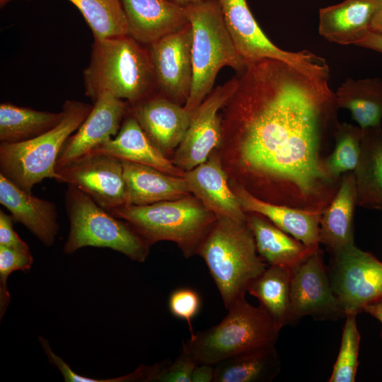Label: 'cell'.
<instances>
[{"instance_id": "17", "label": "cell", "mask_w": 382, "mask_h": 382, "mask_svg": "<svg viewBox=\"0 0 382 382\" xmlns=\"http://www.w3.org/2000/svg\"><path fill=\"white\" fill-rule=\"evenodd\" d=\"M128 23V35L150 45L189 24L185 8L170 0H120Z\"/></svg>"}, {"instance_id": "37", "label": "cell", "mask_w": 382, "mask_h": 382, "mask_svg": "<svg viewBox=\"0 0 382 382\" xmlns=\"http://www.w3.org/2000/svg\"><path fill=\"white\" fill-rule=\"evenodd\" d=\"M14 221L11 214H7L0 210V245L21 250H30L28 244L23 241L13 228Z\"/></svg>"}, {"instance_id": "2", "label": "cell", "mask_w": 382, "mask_h": 382, "mask_svg": "<svg viewBox=\"0 0 382 382\" xmlns=\"http://www.w3.org/2000/svg\"><path fill=\"white\" fill-rule=\"evenodd\" d=\"M83 76L93 103L107 92L133 105L157 91L148 49L128 35L94 40Z\"/></svg>"}, {"instance_id": "27", "label": "cell", "mask_w": 382, "mask_h": 382, "mask_svg": "<svg viewBox=\"0 0 382 382\" xmlns=\"http://www.w3.org/2000/svg\"><path fill=\"white\" fill-rule=\"evenodd\" d=\"M280 367L275 345H264L214 364L213 382H269L277 376Z\"/></svg>"}, {"instance_id": "5", "label": "cell", "mask_w": 382, "mask_h": 382, "mask_svg": "<svg viewBox=\"0 0 382 382\" xmlns=\"http://www.w3.org/2000/svg\"><path fill=\"white\" fill-rule=\"evenodd\" d=\"M192 30L193 79L184 105L192 114L213 90L217 74L229 66L241 73L246 62L236 50L224 20L218 0L185 6Z\"/></svg>"}, {"instance_id": "26", "label": "cell", "mask_w": 382, "mask_h": 382, "mask_svg": "<svg viewBox=\"0 0 382 382\" xmlns=\"http://www.w3.org/2000/svg\"><path fill=\"white\" fill-rule=\"evenodd\" d=\"M357 204L382 210V127L363 129L361 149L354 170Z\"/></svg>"}, {"instance_id": "24", "label": "cell", "mask_w": 382, "mask_h": 382, "mask_svg": "<svg viewBox=\"0 0 382 382\" xmlns=\"http://www.w3.org/2000/svg\"><path fill=\"white\" fill-rule=\"evenodd\" d=\"M128 204L147 205L182 198L190 192L184 178L122 160Z\"/></svg>"}, {"instance_id": "18", "label": "cell", "mask_w": 382, "mask_h": 382, "mask_svg": "<svg viewBox=\"0 0 382 382\" xmlns=\"http://www.w3.org/2000/svg\"><path fill=\"white\" fill-rule=\"evenodd\" d=\"M184 178L192 193L219 218L246 222L247 214L230 185L218 157L212 156L195 168L185 171Z\"/></svg>"}, {"instance_id": "35", "label": "cell", "mask_w": 382, "mask_h": 382, "mask_svg": "<svg viewBox=\"0 0 382 382\" xmlns=\"http://www.w3.org/2000/svg\"><path fill=\"white\" fill-rule=\"evenodd\" d=\"M201 307V299L194 289L187 287L179 288L173 291L168 299V308L171 314L185 320L189 327L190 336L195 333L192 320L198 313Z\"/></svg>"}, {"instance_id": "33", "label": "cell", "mask_w": 382, "mask_h": 382, "mask_svg": "<svg viewBox=\"0 0 382 382\" xmlns=\"http://www.w3.org/2000/svg\"><path fill=\"white\" fill-rule=\"evenodd\" d=\"M354 313L345 314L341 345L329 382H354L358 366L361 335Z\"/></svg>"}, {"instance_id": "31", "label": "cell", "mask_w": 382, "mask_h": 382, "mask_svg": "<svg viewBox=\"0 0 382 382\" xmlns=\"http://www.w3.org/2000/svg\"><path fill=\"white\" fill-rule=\"evenodd\" d=\"M80 11L94 40L128 35L127 20L120 0H69Z\"/></svg>"}, {"instance_id": "21", "label": "cell", "mask_w": 382, "mask_h": 382, "mask_svg": "<svg viewBox=\"0 0 382 382\" xmlns=\"http://www.w3.org/2000/svg\"><path fill=\"white\" fill-rule=\"evenodd\" d=\"M382 0H345L319 11L318 32L327 40L342 45L356 43L370 31Z\"/></svg>"}, {"instance_id": "4", "label": "cell", "mask_w": 382, "mask_h": 382, "mask_svg": "<svg viewBox=\"0 0 382 382\" xmlns=\"http://www.w3.org/2000/svg\"><path fill=\"white\" fill-rule=\"evenodd\" d=\"M127 221L151 246L169 241L186 258L199 248L217 217L195 196L147 205L127 204L110 212Z\"/></svg>"}, {"instance_id": "7", "label": "cell", "mask_w": 382, "mask_h": 382, "mask_svg": "<svg viewBox=\"0 0 382 382\" xmlns=\"http://www.w3.org/2000/svg\"><path fill=\"white\" fill-rule=\"evenodd\" d=\"M92 108L85 103L66 100L62 120L52 129L28 141L1 143L0 173L28 193L45 178L56 180V163L63 145Z\"/></svg>"}, {"instance_id": "15", "label": "cell", "mask_w": 382, "mask_h": 382, "mask_svg": "<svg viewBox=\"0 0 382 382\" xmlns=\"http://www.w3.org/2000/svg\"><path fill=\"white\" fill-rule=\"evenodd\" d=\"M93 103L84 121L64 144L57 160L56 171L115 137L129 110L126 101L107 92L100 95Z\"/></svg>"}, {"instance_id": "10", "label": "cell", "mask_w": 382, "mask_h": 382, "mask_svg": "<svg viewBox=\"0 0 382 382\" xmlns=\"http://www.w3.org/2000/svg\"><path fill=\"white\" fill-rule=\"evenodd\" d=\"M328 272L345 316L382 300V262L355 244L332 254Z\"/></svg>"}, {"instance_id": "42", "label": "cell", "mask_w": 382, "mask_h": 382, "mask_svg": "<svg viewBox=\"0 0 382 382\" xmlns=\"http://www.w3.org/2000/svg\"><path fill=\"white\" fill-rule=\"evenodd\" d=\"M170 1L185 7L187 5L196 4V3L204 1L206 0H170Z\"/></svg>"}, {"instance_id": "22", "label": "cell", "mask_w": 382, "mask_h": 382, "mask_svg": "<svg viewBox=\"0 0 382 382\" xmlns=\"http://www.w3.org/2000/svg\"><path fill=\"white\" fill-rule=\"evenodd\" d=\"M94 151L149 166L173 176L185 175V171L178 168L153 144L129 110L117 135Z\"/></svg>"}, {"instance_id": "20", "label": "cell", "mask_w": 382, "mask_h": 382, "mask_svg": "<svg viewBox=\"0 0 382 382\" xmlns=\"http://www.w3.org/2000/svg\"><path fill=\"white\" fill-rule=\"evenodd\" d=\"M232 190L245 213L261 214L310 248H319L320 220L323 212L268 202L254 196L238 184L233 185Z\"/></svg>"}, {"instance_id": "29", "label": "cell", "mask_w": 382, "mask_h": 382, "mask_svg": "<svg viewBox=\"0 0 382 382\" xmlns=\"http://www.w3.org/2000/svg\"><path fill=\"white\" fill-rule=\"evenodd\" d=\"M292 272L286 267L269 265L247 290L258 300L279 330L289 324Z\"/></svg>"}, {"instance_id": "41", "label": "cell", "mask_w": 382, "mask_h": 382, "mask_svg": "<svg viewBox=\"0 0 382 382\" xmlns=\"http://www.w3.org/2000/svg\"><path fill=\"white\" fill-rule=\"evenodd\" d=\"M370 30L382 35V5L378 9L371 21Z\"/></svg>"}, {"instance_id": "30", "label": "cell", "mask_w": 382, "mask_h": 382, "mask_svg": "<svg viewBox=\"0 0 382 382\" xmlns=\"http://www.w3.org/2000/svg\"><path fill=\"white\" fill-rule=\"evenodd\" d=\"M64 112L37 110L9 103L0 105V141L18 143L37 137L57 125Z\"/></svg>"}, {"instance_id": "12", "label": "cell", "mask_w": 382, "mask_h": 382, "mask_svg": "<svg viewBox=\"0 0 382 382\" xmlns=\"http://www.w3.org/2000/svg\"><path fill=\"white\" fill-rule=\"evenodd\" d=\"M238 76L217 86L192 114L190 125L178 146L173 163L184 171L206 161L222 138L221 120L219 110L234 93Z\"/></svg>"}, {"instance_id": "6", "label": "cell", "mask_w": 382, "mask_h": 382, "mask_svg": "<svg viewBox=\"0 0 382 382\" xmlns=\"http://www.w3.org/2000/svg\"><path fill=\"white\" fill-rule=\"evenodd\" d=\"M227 310L219 323L183 342L182 351L197 364L214 365L248 349L276 344L280 330L262 306L242 296Z\"/></svg>"}, {"instance_id": "23", "label": "cell", "mask_w": 382, "mask_h": 382, "mask_svg": "<svg viewBox=\"0 0 382 382\" xmlns=\"http://www.w3.org/2000/svg\"><path fill=\"white\" fill-rule=\"evenodd\" d=\"M357 194L354 172L344 174L340 186L320 220V242L331 254L354 245V216Z\"/></svg>"}, {"instance_id": "40", "label": "cell", "mask_w": 382, "mask_h": 382, "mask_svg": "<svg viewBox=\"0 0 382 382\" xmlns=\"http://www.w3.org/2000/svg\"><path fill=\"white\" fill-rule=\"evenodd\" d=\"M364 312L377 319L382 325V300L367 306L364 308ZM381 337L382 340V329Z\"/></svg>"}, {"instance_id": "14", "label": "cell", "mask_w": 382, "mask_h": 382, "mask_svg": "<svg viewBox=\"0 0 382 382\" xmlns=\"http://www.w3.org/2000/svg\"><path fill=\"white\" fill-rule=\"evenodd\" d=\"M307 316L316 320L345 316L334 294L320 248L292 272L289 324Z\"/></svg>"}, {"instance_id": "28", "label": "cell", "mask_w": 382, "mask_h": 382, "mask_svg": "<svg viewBox=\"0 0 382 382\" xmlns=\"http://www.w3.org/2000/svg\"><path fill=\"white\" fill-rule=\"evenodd\" d=\"M340 108L348 110L362 129L381 125L382 79L347 78L335 92Z\"/></svg>"}, {"instance_id": "34", "label": "cell", "mask_w": 382, "mask_h": 382, "mask_svg": "<svg viewBox=\"0 0 382 382\" xmlns=\"http://www.w3.org/2000/svg\"><path fill=\"white\" fill-rule=\"evenodd\" d=\"M33 258L30 250L10 248L0 245V317L3 318L10 303V293L6 282L14 271L30 270Z\"/></svg>"}, {"instance_id": "38", "label": "cell", "mask_w": 382, "mask_h": 382, "mask_svg": "<svg viewBox=\"0 0 382 382\" xmlns=\"http://www.w3.org/2000/svg\"><path fill=\"white\" fill-rule=\"evenodd\" d=\"M214 365L197 364L192 374V382H213Z\"/></svg>"}, {"instance_id": "11", "label": "cell", "mask_w": 382, "mask_h": 382, "mask_svg": "<svg viewBox=\"0 0 382 382\" xmlns=\"http://www.w3.org/2000/svg\"><path fill=\"white\" fill-rule=\"evenodd\" d=\"M56 180L76 187L109 213L127 204L122 160L91 151L56 171Z\"/></svg>"}, {"instance_id": "3", "label": "cell", "mask_w": 382, "mask_h": 382, "mask_svg": "<svg viewBox=\"0 0 382 382\" xmlns=\"http://www.w3.org/2000/svg\"><path fill=\"white\" fill-rule=\"evenodd\" d=\"M197 255L204 260L226 309L245 296L250 283L268 265L258 255L247 221L228 218L216 220Z\"/></svg>"}, {"instance_id": "16", "label": "cell", "mask_w": 382, "mask_h": 382, "mask_svg": "<svg viewBox=\"0 0 382 382\" xmlns=\"http://www.w3.org/2000/svg\"><path fill=\"white\" fill-rule=\"evenodd\" d=\"M129 112L164 155L178 147L192 117L184 105L156 92L129 106Z\"/></svg>"}, {"instance_id": "9", "label": "cell", "mask_w": 382, "mask_h": 382, "mask_svg": "<svg viewBox=\"0 0 382 382\" xmlns=\"http://www.w3.org/2000/svg\"><path fill=\"white\" fill-rule=\"evenodd\" d=\"M233 43L247 63L262 59L284 62L306 75L328 81L325 59L308 50L289 52L274 45L257 23L245 0H218Z\"/></svg>"}, {"instance_id": "36", "label": "cell", "mask_w": 382, "mask_h": 382, "mask_svg": "<svg viewBox=\"0 0 382 382\" xmlns=\"http://www.w3.org/2000/svg\"><path fill=\"white\" fill-rule=\"evenodd\" d=\"M197 363L181 351L173 361H170L158 375V382H192V374Z\"/></svg>"}, {"instance_id": "1", "label": "cell", "mask_w": 382, "mask_h": 382, "mask_svg": "<svg viewBox=\"0 0 382 382\" xmlns=\"http://www.w3.org/2000/svg\"><path fill=\"white\" fill-rule=\"evenodd\" d=\"M237 76L221 140L238 185L268 202L323 212L341 180L325 165L340 123L328 81L274 59L247 63Z\"/></svg>"}, {"instance_id": "39", "label": "cell", "mask_w": 382, "mask_h": 382, "mask_svg": "<svg viewBox=\"0 0 382 382\" xmlns=\"http://www.w3.org/2000/svg\"><path fill=\"white\" fill-rule=\"evenodd\" d=\"M355 45L382 53V35L370 30Z\"/></svg>"}, {"instance_id": "19", "label": "cell", "mask_w": 382, "mask_h": 382, "mask_svg": "<svg viewBox=\"0 0 382 382\" xmlns=\"http://www.w3.org/2000/svg\"><path fill=\"white\" fill-rule=\"evenodd\" d=\"M0 203L14 221L25 226L45 246L52 245L59 229L54 203L21 189L0 173Z\"/></svg>"}, {"instance_id": "13", "label": "cell", "mask_w": 382, "mask_h": 382, "mask_svg": "<svg viewBox=\"0 0 382 382\" xmlns=\"http://www.w3.org/2000/svg\"><path fill=\"white\" fill-rule=\"evenodd\" d=\"M192 30L190 24L149 45L157 91L185 105L190 93L193 67Z\"/></svg>"}, {"instance_id": "32", "label": "cell", "mask_w": 382, "mask_h": 382, "mask_svg": "<svg viewBox=\"0 0 382 382\" xmlns=\"http://www.w3.org/2000/svg\"><path fill=\"white\" fill-rule=\"evenodd\" d=\"M363 129L347 122L339 123L335 134V144L325 160L330 173L336 178L349 172L357 166L361 149Z\"/></svg>"}, {"instance_id": "25", "label": "cell", "mask_w": 382, "mask_h": 382, "mask_svg": "<svg viewBox=\"0 0 382 382\" xmlns=\"http://www.w3.org/2000/svg\"><path fill=\"white\" fill-rule=\"evenodd\" d=\"M246 214L247 224L254 236L257 251L268 265L294 270L316 250L283 231L261 214Z\"/></svg>"}, {"instance_id": "8", "label": "cell", "mask_w": 382, "mask_h": 382, "mask_svg": "<svg viewBox=\"0 0 382 382\" xmlns=\"http://www.w3.org/2000/svg\"><path fill=\"white\" fill-rule=\"evenodd\" d=\"M64 201L69 221V232L64 245L66 254L93 246L110 248L139 262L146 260L151 246L127 221L100 207L73 185H68Z\"/></svg>"}, {"instance_id": "43", "label": "cell", "mask_w": 382, "mask_h": 382, "mask_svg": "<svg viewBox=\"0 0 382 382\" xmlns=\"http://www.w3.org/2000/svg\"><path fill=\"white\" fill-rule=\"evenodd\" d=\"M10 1H11V0H0L1 6L2 7L3 6H4L6 3H8Z\"/></svg>"}]
</instances>
